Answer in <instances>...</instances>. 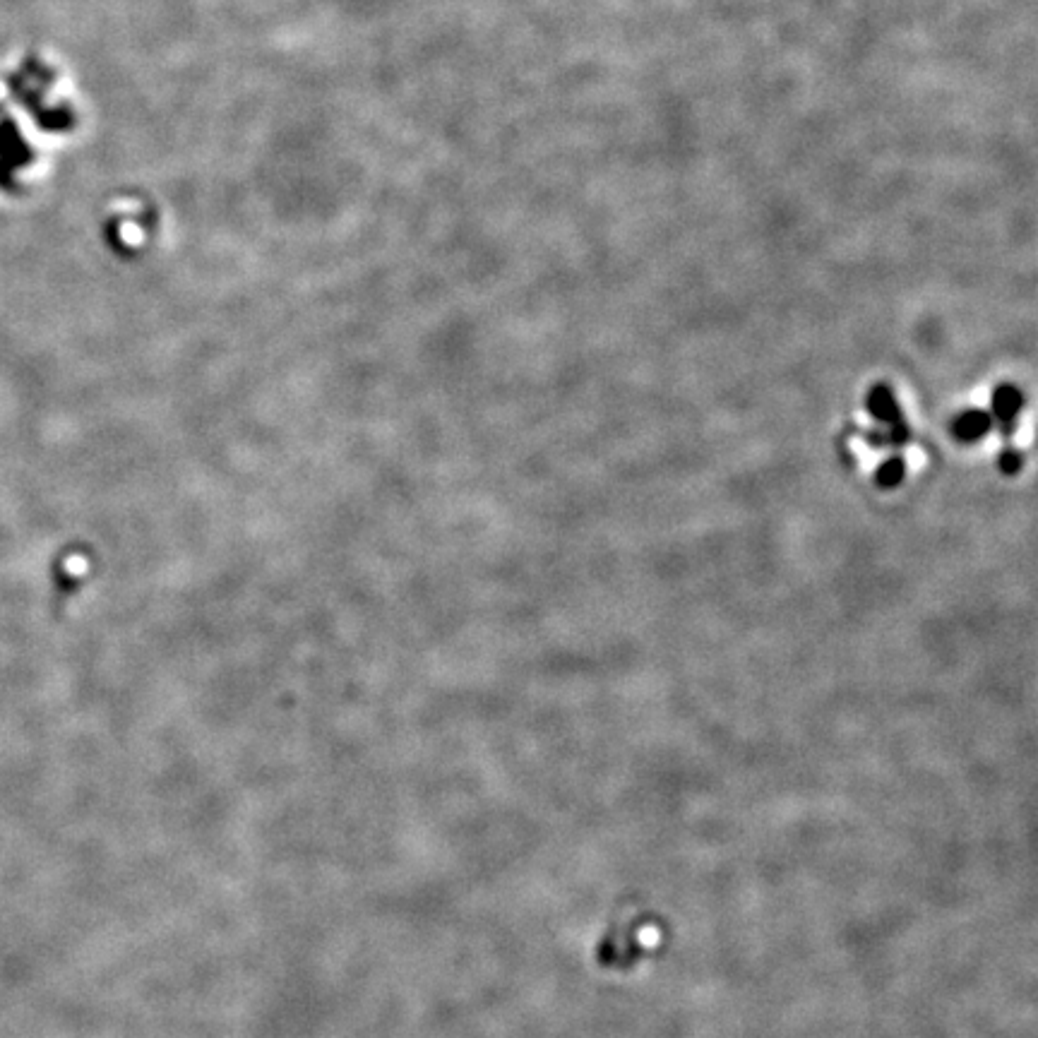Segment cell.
Segmentation results:
<instances>
[{"instance_id":"6da1fadb","label":"cell","mask_w":1038,"mask_h":1038,"mask_svg":"<svg viewBox=\"0 0 1038 1038\" xmlns=\"http://www.w3.org/2000/svg\"><path fill=\"white\" fill-rule=\"evenodd\" d=\"M661 945V930L652 918L630 916L613 923L608 935L601 942L599 957L601 964L625 969V966L640 962L644 954L654 952Z\"/></svg>"},{"instance_id":"7a4b0ae2","label":"cell","mask_w":1038,"mask_h":1038,"mask_svg":"<svg viewBox=\"0 0 1038 1038\" xmlns=\"http://www.w3.org/2000/svg\"><path fill=\"white\" fill-rule=\"evenodd\" d=\"M865 409H868V414L882 426L887 445L902 447L909 443V423H906L904 411L899 409V402L897 397H894L890 385L878 383L870 387L868 395H865Z\"/></svg>"},{"instance_id":"3957f363","label":"cell","mask_w":1038,"mask_h":1038,"mask_svg":"<svg viewBox=\"0 0 1038 1038\" xmlns=\"http://www.w3.org/2000/svg\"><path fill=\"white\" fill-rule=\"evenodd\" d=\"M990 409H993V414H990L993 423H998L1002 433L1010 435L1014 431V426H1017L1019 414H1022L1024 409L1022 390L1012 383L998 385L993 390V397H990Z\"/></svg>"},{"instance_id":"277c9868","label":"cell","mask_w":1038,"mask_h":1038,"mask_svg":"<svg viewBox=\"0 0 1038 1038\" xmlns=\"http://www.w3.org/2000/svg\"><path fill=\"white\" fill-rule=\"evenodd\" d=\"M993 428V419H990L988 411L981 409H966L962 414L954 416L952 421V435L964 445H974L978 440H983Z\"/></svg>"},{"instance_id":"5b68a950","label":"cell","mask_w":1038,"mask_h":1038,"mask_svg":"<svg viewBox=\"0 0 1038 1038\" xmlns=\"http://www.w3.org/2000/svg\"><path fill=\"white\" fill-rule=\"evenodd\" d=\"M904 476H906L904 457L894 455L890 459H885V462L878 467V471H875V486L882 488V491H892V488H897L899 483L904 481Z\"/></svg>"},{"instance_id":"8992f818","label":"cell","mask_w":1038,"mask_h":1038,"mask_svg":"<svg viewBox=\"0 0 1038 1038\" xmlns=\"http://www.w3.org/2000/svg\"><path fill=\"white\" fill-rule=\"evenodd\" d=\"M1022 467H1024V455H1022V452L1014 450V447H1005V450H1002L1000 455H998V469L1005 476L1019 474V471H1022Z\"/></svg>"}]
</instances>
